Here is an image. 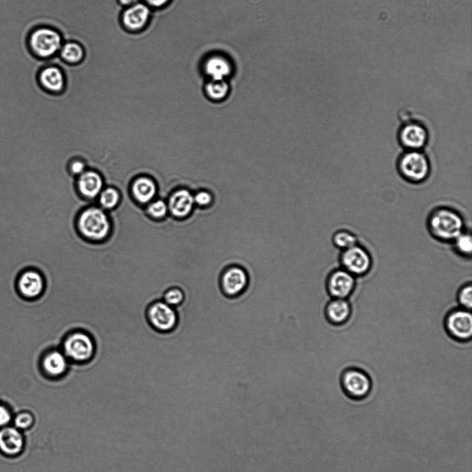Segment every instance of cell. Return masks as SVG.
I'll use <instances>...</instances> for the list:
<instances>
[{
  "label": "cell",
  "mask_w": 472,
  "mask_h": 472,
  "mask_svg": "<svg viewBox=\"0 0 472 472\" xmlns=\"http://www.w3.org/2000/svg\"><path fill=\"white\" fill-rule=\"evenodd\" d=\"M34 422V418L30 413L23 412L18 415L14 421L18 429H28L32 427Z\"/></svg>",
  "instance_id": "obj_31"
},
{
  "label": "cell",
  "mask_w": 472,
  "mask_h": 472,
  "mask_svg": "<svg viewBox=\"0 0 472 472\" xmlns=\"http://www.w3.org/2000/svg\"><path fill=\"white\" fill-rule=\"evenodd\" d=\"M356 286L357 278L341 267L333 269L325 281L327 292L332 298L350 299Z\"/></svg>",
  "instance_id": "obj_11"
},
{
  "label": "cell",
  "mask_w": 472,
  "mask_h": 472,
  "mask_svg": "<svg viewBox=\"0 0 472 472\" xmlns=\"http://www.w3.org/2000/svg\"><path fill=\"white\" fill-rule=\"evenodd\" d=\"M167 202L169 214L178 220L189 218L195 205L194 196L186 188H180L173 192Z\"/></svg>",
  "instance_id": "obj_15"
},
{
  "label": "cell",
  "mask_w": 472,
  "mask_h": 472,
  "mask_svg": "<svg viewBox=\"0 0 472 472\" xmlns=\"http://www.w3.org/2000/svg\"><path fill=\"white\" fill-rule=\"evenodd\" d=\"M151 12L149 6L140 2L124 10L121 15V23L129 32H140L148 24Z\"/></svg>",
  "instance_id": "obj_16"
},
{
  "label": "cell",
  "mask_w": 472,
  "mask_h": 472,
  "mask_svg": "<svg viewBox=\"0 0 472 472\" xmlns=\"http://www.w3.org/2000/svg\"><path fill=\"white\" fill-rule=\"evenodd\" d=\"M398 170L407 182L420 184L428 178L431 166L427 156L421 150H406L398 161Z\"/></svg>",
  "instance_id": "obj_5"
},
{
  "label": "cell",
  "mask_w": 472,
  "mask_h": 472,
  "mask_svg": "<svg viewBox=\"0 0 472 472\" xmlns=\"http://www.w3.org/2000/svg\"><path fill=\"white\" fill-rule=\"evenodd\" d=\"M447 335L458 343H467L472 338V314L470 310L460 307L447 312L443 320Z\"/></svg>",
  "instance_id": "obj_7"
},
{
  "label": "cell",
  "mask_w": 472,
  "mask_h": 472,
  "mask_svg": "<svg viewBox=\"0 0 472 472\" xmlns=\"http://www.w3.org/2000/svg\"><path fill=\"white\" fill-rule=\"evenodd\" d=\"M353 306L350 299L331 298L325 307V317L334 327H343L352 319Z\"/></svg>",
  "instance_id": "obj_17"
},
{
  "label": "cell",
  "mask_w": 472,
  "mask_h": 472,
  "mask_svg": "<svg viewBox=\"0 0 472 472\" xmlns=\"http://www.w3.org/2000/svg\"><path fill=\"white\" fill-rule=\"evenodd\" d=\"M41 88L52 94L61 93L65 86V78L62 70L56 65H47L38 75Z\"/></svg>",
  "instance_id": "obj_20"
},
{
  "label": "cell",
  "mask_w": 472,
  "mask_h": 472,
  "mask_svg": "<svg viewBox=\"0 0 472 472\" xmlns=\"http://www.w3.org/2000/svg\"><path fill=\"white\" fill-rule=\"evenodd\" d=\"M185 298L184 291L180 287H173L165 292L163 300L168 305L177 308L184 303Z\"/></svg>",
  "instance_id": "obj_30"
},
{
  "label": "cell",
  "mask_w": 472,
  "mask_h": 472,
  "mask_svg": "<svg viewBox=\"0 0 472 472\" xmlns=\"http://www.w3.org/2000/svg\"><path fill=\"white\" fill-rule=\"evenodd\" d=\"M229 85L225 81L212 80L206 86L207 96L214 101L225 99L229 93Z\"/></svg>",
  "instance_id": "obj_25"
},
{
  "label": "cell",
  "mask_w": 472,
  "mask_h": 472,
  "mask_svg": "<svg viewBox=\"0 0 472 472\" xmlns=\"http://www.w3.org/2000/svg\"><path fill=\"white\" fill-rule=\"evenodd\" d=\"M195 203L197 206L206 208L213 203V196L209 192L200 191L194 196Z\"/></svg>",
  "instance_id": "obj_32"
},
{
  "label": "cell",
  "mask_w": 472,
  "mask_h": 472,
  "mask_svg": "<svg viewBox=\"0 0 472 472\" xmlns=\"http://www.w3.org/2000/svg\"><path fill=\"white\" fill-rule=\"evenodd\" d=\"M12 420L10 411L4 406L0 405V427H6Z\"/></svg>",
  "instance_id": "obj_35"
},
{
  "label": "cell",
  "mask_w": 472,
  "mask_h": 472,
  "mask_svg": "<svg viewBox=\"0 0 472 472\" xmlns=\"http://www.w3.org/2000/svg\"><path fill=\"white\" fill-rule=\"evenodd\" d=\"M231 71L230 63L222 57H212L206 64V72L213 81H224Z\"/></svg>",
  "instance_id": "obj_22"
},
{
  "label": "cell",
  "mask_w": 472,
  "mask_h": 472,
  "mask_svg": "<svg viewBox=\"0 0 472 472\" xmlns=\"http://www.w3.org/2000/svg\"><path fill=\"white\" fill-rule=\"evenodd\" d=\"M453 249L458 256L470 259L472 254V239L469 234L462 232L452 243Z\"/></svg>",
  "instance_id": "obj_26"
},
{
  "label": "cell",
  "mask_w": 472,
  "mask_h": 472,
  "mask_svg": "<svg viewBox=\"0 0 472 472\" xmlns=\"http://www.w3.org/2000/svg\"><path fill=\"white\" fill-rule=\"evenodd\" d=\"M98 203L103 209L110 212L116 209L120 201V194L113 187H106L98 196Z\"/></svg>",
  "instance_id": "obj_24"
},
{
  "label": "cell",
  "mask_w": 472,
  "mask_h": 472,
  "mask_svg": "<svg viewBox=\"0 0 472 472\" xmlns=\"http://www.w3.org/2000/svg\"><path fill=\"white\" fill-rule=\"evenodd\" d=\"M17 289L23 298L30 300H36L41 297L45 291V276L37 269H25L17 278Z\"/></svg>",
  "instance_id": "obj_13"
},
{
  "label": "cell",
  "mask_w": 472,
  "mask_h": 472,
  "mask_svg": "<svg viewBox=\"0 0 472 472\" xmlns=\"http://www.w3.org/2000/svg\"><path fill=\"white\" fill-rule=\"evenodd\" d=\"M334 245L343 252L358 244L357 236L347 230H340L336 232L332 238Z\"/></svg>",
  "instance_id": "obj_27"
},
{
  "label": "cell",
  "mask_w": 472,
  "mask_h": 472,
  "mask_svg": "<svg viewBox=\"0 0 472 472\" xmlns=\"http://www.w3.org/2000/svg\"><path fill=\"white\" fill-rule=\"evenodd\" d=\"M428 131L418 122L405 123L398 132V140L406 150H421L427 145Z\"/></svg>",
  "instance_id": "obj_14"
},
{
  "label": "cell",
  "mask_w": 472,
  "mask_h": 472,
  "mask_svg": "<svg viewBox=\"0 0 472 472\" xmlns=\"http://www.w3.org/2000/svg\"><path fill=\"white\" fill-rule=\"evenodd\" d=\"M80 236L92 243H101L111 236L112 225L107 212L94 205L83 210L76 220Z\"/></svg>",
  "instance_id": "obj_1"
},
{
  "label": "cell",
  "mask_w": 472,
  "mask_h": 472,
  "mask_svg": "<svg viewBox=\"0 0 472 472\" xmlns=\"http://www.w3.org/2000/svg\"><path fill=\"white\" fill-rule=\"evenodd\" d=\"M130 191L133 199L138 205L145 207L157 197L158 188L151 178L140 176L133 181Z\"/></svg>",
  "instance_id": "obj_19"
},
{
  "label": "cell",
  "mask_w": 472,
  "mask_h": 472,
  "mask_svg": "<svg viewBox=\"0 0 472 472\" xmlns=\"http://www.w3.org/2000/svg\"><path fill=\"white\" fill-rule=\"evenodd\" d=\"M172 0H141V2L146 4L151 10L162 9L167 6Z\"/></svg>",
  "instance_id": "obj_34"
},
{
  "label": "cell",
  "mask_w": 472,
  "mask_h": 472,
  "mask_svg": "<svg viewBox=\"0 0 472 472\" xmlns=\"http://www.w3.org/2000/svg\"><path fill=\"white\" fill-rule=\"evenodd\" d=\"M30 49L40 59H49L59 54L64 43L61 34L47 26L36 28L30 34Z\"/></svg>",
  "instance_id": "obj_6"
},
{
  "label": "cell",
  "mask_w": 472,
  "mask_h": 472,
  "mask_svg": "<svg viewBox=\"0 0 472 472\" xmlns=\"http://www.w3.org/2000/svg\"><path fill=\"white\" fill-rule=\"evenodd\" d=\"M24 447V438L17 428L3 427L0 430V450L8 455L21 452Z\"/></svg>",
  "instance_id": "obj_21"
},
{
  "label": "cell",
  "mask_w": 472,
  "mask_h": 472,
  "mask_svg": "<svg viewBox=\"0 0 472 472\" xmlns=\"http://www.w3.org/2000/svg\"><path fill=\"white\" fill-rule=\"evenodd\" d=\"M147 318L150 326L160 333H170L178 327L179 316L176 308L163 300L151 304L147 311Z\"/></svg>",
  "instance_id": "obj_10"
},
{
  "label": "cell",
  "mask_w": 472,
  "mask_h": 472,
  "mask_svg": "<svg viewBox=\"0 0 472 472\" xmlns=\"http://www.w3.org/2000/svg\"><path fill=\"white\" fill-rule=\"evenodd\" d=\"M250 276L244 267L230 265L224 268L219 278L222 294L233 299L245 293L250 285Z\"/></svg>",
  "instance_id": "obj_8"
},
{
  "label": "cell",
  "mask_w": 472,
  "mask_h": 472,
  "mask_svg": "<svg viewBox=\"0 0 472 472\" xmlns=\"http://www.w3.org/2000/svg\"><path fill=\"white\" fill-rule=\"evenodd\" d=\"M69 169L71 174L76 178H78L87 170L86 164L82 160L73 161L70 163Z\"/></svg>",
  "instance_id": "obj_33"
},
{
  "label": "cell",
  "mask_w": 472,
  "mask_h": 472,
  "mask_svg": "<svg viewBox=\"0 0 472 472\" xmlns=\"http://www.w3.org/2000/svg\"><path fill=\"white\" fill-rule=\"evenodd\" d=\"M58 56L67 63L78 64L83 61L85 50L78 43L68 41L63 43Z\"/></svg>",
  "instance_id": "obj_23"
},
{
  "label": "cell",
  "mask_w": 472,
  "mask_h": 472,
  "mask_svg": "<svg viewBox=\"0 0 472 472\" xmlns=\"http://www.w3.org/2000/svg\"><path fill=\"white\" fill-rule=\"evenodd\" d=\"M339 263L342 268L358 278L371 272L374 259L369 250L358 243L341 252Z\"/></svg>",
  "instance_id": "obj_9"
},
{
  "label": "cell",
  "mask_w": 472,
  "mask_h": 472,
  "mask_svg": "<svg viewBox=\"0 0 472 472\" xmlns=\"http://www.w3.org/2000/svg\"><path fill=\"white\" fill-rule=\"evenodd\" d=\"M427 229L431 236L441 243H451L464 232V221L455 211L440 207L434 209L427 220Z\"/></svg>",
  "instance_id": "obj_2"
},
{
  "label": "cell",
  "mask_w": 472,
  "mask_h": 472,
  "mask_svg": "<svg viewBox=\"0 0 472 472\" xmlns=\"http://www.w3.org/2000/svg\"><path fill=\"white\" fill-rule=\"evenodd\" d=\"M145 209L151 218L157 220L166 218L169 214L167 202L160 198L151 201L145 206Z\"/></svg>",
  "instance_id": "obj_28"
},
{
  "label": "cell",
  "mask_w": 472,
  "mask_h": 472,
  "mask_svg": "<svg viewBox=\"0 0 472 472\" xmlns=\"http://www.w3.org/2000/svg\"><path fill=\"white\" fill-rule=\"evenodd\" d=\"M118 3L127 8L141 2V0H118Z\"/></svg>",
  "instance_id": "obj_36"
},
{
  "label": "cell",
  "mask_w": 472,
  "mask_h": 472,
  "mask_svg": "<svg viewBox=\"0 0 472 472\" xmlns=\"http://www.w3.org/2000/svg\"><path fill=\"white\" fill-rule=\"evenodd\" d=\"M60 349L71 363L84 365L93 360L96 347L90 334L76 330L65 337Z\"/></svg>",
  "instance_id": "obj_3"
},
{
  "label": "cell",
  "mask_w": 472,
  "mask_h": 472,
  "mask_svg": "<svg viewBox=\"0 0 472 472\" xmlns=\"http://www.w3.org/2000/svg\"><path fill=\"white\" fill-rule=\"evenodd\" d=\"M456 299L458 307L471 311L472 307V285L471 282L464 283L458 289Z\"/></svg>",
  "instance_id": "obj_29"
},
{
  "label": "cell",
  "mask_w": 472,
  "mask_h": 472,
  "mask_svg": "<svg viewBox=\"0 0 472 472\" xmlns=\"http://www.w3.org/2000/svg\"><path fill=\"white\" fill-rule=\"evenodd\" d=\"M71 362L61 349L45 352L40 361V370L47 380L56 382L63 379L69 373Z\"/></svg>",
  "instance_id": "obj_12"
},
{
  "label": "cell",
  "mask_w": 472,
  "mask_h": 472,
  "mask_svg": "<svg viewBox=\"0 0 472 472\" xmlns=\"http://www.w3.org/2000/svg\"><path fill=\"white\" fill-rule=\"evenodd\" d=\"M104 187L103 177L94 170H86L76 179L78 192L83 198L90 201H97Z\"/></svg>",
  "instance_id": "obj_18"
},
{
  "label": "cell",
  "mask_w": 472,
  "mask_h": 472,
  "mask_svg": "<svg viewBox=\"0 0 472 472\" xmlns=\"http://www.w3.org/2000/svg\"><path fill=\"white\" fill-rule=\"evenodd\" d=\"M340 384L344 394L350 400L361 402L366 400L373 390V380L364 369L347 367L343 371L340 377Z\"/></svg>",
  "instance_id": "obj_4"
}]
</instances>
